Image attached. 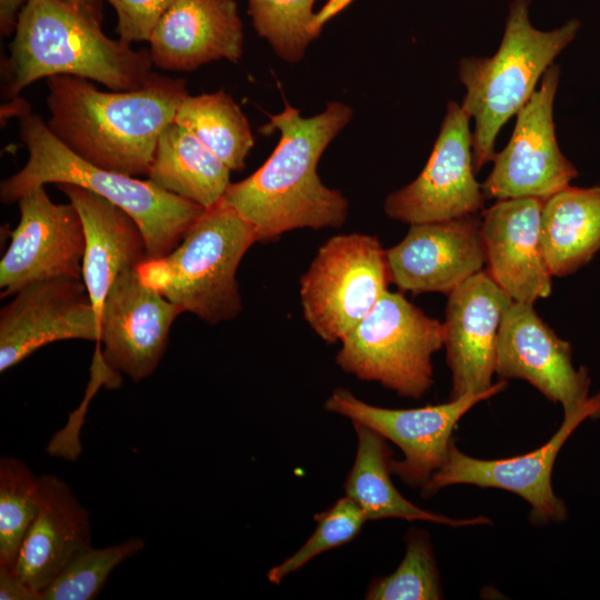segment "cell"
Instances as JSON below:
<instances>
[{"label":"cell","instance_id":"6da1fadb","mask_svg":"<svg viewBox=\"0 0 600 600\" xmlns=\"http://www.w3.org/2000/svg\"><path fill=\"white\" fill-rule=\"evenodd\" d=\"M352 114L348 104L331 101L321 113L303 118L286 103L260 128L264 133L280 132L276 149L257 171L230 183L222 199L251 226L258 242L296 229L339 228L346 222L347 198L324 186L317 168Z\"/></svg>","mask_w":600,"mask_h":600},{"label":"cell","instance_id":"7a4b0ae2","mask_svg":"<svg viewBox=\"0 0 600 600\" xmlns=\"http://www.w3.org/2000/svg\"><path fill=\"white\" fill-rule=\"evenodd\" d=\"M46 123L69 150L102 169L148 176L163 130L189 94L186 81L152 72L137 90L101 91L88 79H47Z\"/></svg>","mask_w":600,"mask_h":600},{"label":"cell","instance_id":"3957f363","mask_svg":"<svg viewBox=\"0 0 600 600\" xmlns=\"http://www.w3.org/2000/svg\"><path fill=\"white\" fill-rule=\"evenodd\" d=\"M152 66L149 49L107 37L100 24L61 0H28L1 62V97L18 98L34 81L53 76L88 79L113 91L137 90Z\"/></svg>","mask_w":600,"mask_h":600},{"label":"cell","instance_id":"277c9868","mask_svg":"<svg viewBox=\"0 0 600 600\" xmlns=\"http://www.w3.org/2000/svg\"><path fill=\"white\" fill-rule=\"evenodd\" d=\"M19 136L28 151L26 164L1 181L0 200L17 202L31 189L48 183L84 188L129 213L140 227L149 259L171 252L204 209L140 180L87 162L69 150L31 110L19 118Z\"/></svg>","mask_w":600,"mask_h":600},{"label":"cell","instance_id":"5b68a950","mask_svg":"<svg viewBox=\"0 0 600 600\" xmlns=\"http://www.w3.org/2000/svg\"><path fill=\"white\" fill-rule=\"evenodd\" d=\"M529 4L530 0L511 2L501 43L493 56L464 57L459 61V79L466 88L461 107L474 121L476 172L492 161L499 131L528 102L538 81L581 27L579 20L571 19L554 30H539L530 22Z\"/></svg>","mask_w":600,"mask_h":600},{"label":"cell","instance_id":"8992f818","mask_svg":"<svg viewBox=\"0 0 600 600\" xmlns=\"http://www.w3.org/2000/svg\"><path fill=\"white\" fill-rule=\"evenodd\" d=\"M258 242L251 226L222 202L204 209L168 254L137 267L141 281L209 324L242 310L237 270Z\"/></svg>","mask_w":600,"mask_h":600},{"label":"cell","instance_id":"52a82bcc","mask_svg":"<svg viewBox=\"0 0 600 600\" xmlns=\"http://www.w3.org/2000/svg\"><path fill=\"white\" fill-rule=\"evenodd\" d=\"M444 346V326L387 290L341 340L336 363L360 380L419 399L433 384L431 357Z\"/></svg>","mask_w":600,"mask_h":600},{"label":"cell","instance_id":"ba28073f","mask_svg":"<svg viewBox=\"0 0 600 600\" xmlns=\"http://www.w3.org/2000/svg\"><path fill=\"white\" fill-rule=\"evenodd\" d=\"M390 282L386 249L376 236H333L300 278L303 317L323 341L341 342Z\"/></svg>","mask_w":600,"mask_h":600},{"label":"cell","instance_id":"9c48e42d","mask_svg":"<svg viewBox=\"0 0 600 600\" xmlns=\"http://www.w3.org/2000/svg\"><path fill=\"white\" fill-rule=\"evenodd\" d=\"M506 380L488 390L469 393L446 403L413 409H388L358 399L337 388L324 401L327 411L363 424L397 444L403 459L391 460L392 474L412 487H422L447 461L451 434L458 421L477 403L502 391Z\"/></svg>","mask_w":600,"mask_h":600},{"label":"cell","instance_id":"30bf717a","mask_svg":"<svg viewBox=\"0 0 600 600\" xmlns=\"http://www.w3.org/2000/svg\"><path fill=\"white\" fill-rule=\"evenodd\" d=\"M559 80L560 67L552 63L516 114L511 138L494 154L492 170L481 184L486 198L546 200L578 177L556 137L553 104Z\"/></svg>","mask_w":600,"mask_h":600},{"label":"cell","instance_id":"8fae6325","mask_svg":"<svg viewBox=\"0 0 600 600\" xmlns=\"http://www.w3.org/2000/svg\"><path fill=\"white\" fill-rule=\"evenodd\" d=\"M600 419V392L582 406L564 411V418L551 439L538 449L511 458L482 460L461 452L453 443L446 463L421 487V496L430 498L451 484H474L513 492L531 507L529 520L543 526L568 517L564 502L552 489L551 473L556 458L573 430L586 419Z\"/></svg>","mask_w":600,"mask_h":600},{"label":"cell","instance_id":"7c38bea8","mask_svg":"<svg viewBox=\"0 0 600 600\" xmlns=\"http://www.w3.org/2000/svg\"><path fill=\"white\" fill-rule=\"evenodd\" d=\"M470 116L461 104L450 101L431 154L420 174L391 192L384 212L414 224L476 214L486 196L476 179Z\"/></svg>","mask_w":600,"mask_h":600},{"label":"cell","instance_id":"4fadbf2b","mask_svg":"<svg viewBox=\"0 0 600 600\" xmlns=\"http://www.w3.org/2000/svg\"><path fill=\"white\" fill-rule=\"evenodd\" d=\"M20 218L0 261V296L49 279H82L86 240L80 214L71 203H56L44 186L18 201Z\"/></svg>","mask_w":600,"mask_h":600},{"label":"cell","instance_id":"5bb4252c","mask_svg":"<svg viewBox=\"0 0 600 600\" xmlns=\"http://www.w3.org/2000/svg\"><path fill=\"white\" fill-rule=\"evenodd\" d=\"M181 310L146 286L137 268L122 271L110 287L99 318L96 342L104 367L139 382L153 373Z\"/></svg>","mask_w":600,"mask_h":600},{"label":"cell","instance_id":"9a60e30c","mask_svg":"<svg viewBox=\"0 0 600 600\" xmlns=\"http://www.w3.org/2000/svg\"><path fill=\"white\" fill-rule=\"evenodd\" d=\"M99 320L82 279L32 283L0 310V371L61 340L98 342Z\"/></svg>","mask_w":600,"mask_h":600},{"label":"cell","instance_id":"2e32d148","mask_svg":"<svg viewBox=\"0 0 600 600\" xmlns=\"http://www.w3.org/2000/svg\"><path fill=\"white\" fill-rule=\"evenodd\" d=\"M512 302L483 270L448 294L443 326L451 371L449 400L486 391L493 384L498 336Z\"/></svg>","mask_w":600,"mask_h":600},{"label":"cell","instance_id":"e0dca14e","mask_svg":"<svg viewBox=\"0 0 600 600\" xmlns=\"http://www.w3.org/2000/svg\"><path fill=\"white\" fill-rule=\"evenodd\" d=\"M571 344L538 316L533 303L513 301L506 312L497 342L496 373L523 379L563 411L588 399V369H574Z\"/></svg>","mask_w":600,"mask_h":600},{"label":"cell","instance_id":"ac0fdd59","mask_svg":"<svg viewBox=\"0 0 600 600\" xmlns=\"http://www.w3.org/2000/svg\"><path fill=\"white\" fill-rule=\"evenodd\" d=\"M386 253L391 282L401 291L449 294L486 264L481 219L470 214L410 224Z\"/></svg>","mask_w":600,"mask_h":600},{"label":"cell","instance_id":"d6986e66","mask_svg":"<svg viewBox=\"0 0 600 600\" xmlns=\"http://www.w3.org/2000/svg\"><path fill=\"white\" fill-rule=\"evenodd\" d=\"M543 200H497L481 218L487 272L516 302L534 303L552 291L541 244Z\"/></svg>","mask_w":600,"mask_h":600},{"label":"cell","instance_id":"ffe728a7","mask_svg":"<svg viewBox=\"0 0 600 600\" xmlns=\"http://www.w3.org/2000/svg\"><path fill=\"white\" fill-rule=\"evenodd\" d=\"M153 66L192 71L217 61H238L242 21L233 0H174L149 39Z\"/></svg>","mask_w":600,"mask_h":600},{"label":"cell","instance_id":"44dd1931","mask_svg":"<svg viewBox=\"0 0 600 600\" xmlns=\"http://www.w3.org/2000/svg\"><path fill=\"white\" fill-rule=\"evenodd\" d=\"M78 210L84 233L82 281L98 320L104 298L124 270L149 259L144 236L123 209L72 183L56 184Z\"/></svg>","mask_w":600,"mask_h":600},{"label":"cell","instance_id":"7402d4cb","mask_svg":"<svg viewBox=\"0 0 600 600\" xmlns=\"http://www.w3.org/2000/svg\"><path fill=\"white\" fill-rule=\"evenodd\" d=\"M90 546L88 510L63 479L40 476L38 513L12 566L16 572L41 592L78 551Z\"/></svg>","mask_w":600,"mask_h":600},{"label":"cell","instance_id":"603a6c76","mask_svg":"<svg viewBox=\"0 0 600 600\" xmlns=\"http://www.w3.org/2000/svg\"><path fill=\"white\" fill-rule=\"evenodd\" d=\"M357 438V454L344 484V496L352 499L366 513L368 520L399 518L422 520L451 527L487 524L484 516L471 519H451L410 502L391 480L392 450L388 440L374 430L352 422Z\"/></svg>","mask_w":600,"mask_h":600},{"label":"cell","instance_id":"cb8c5ba5","mask_svg":"<svg viewBox=\"0 0 600 600\" xmlns=\"http://www.w3.org/2000/svg\"><path fill=\"white\" fill-rule=\"evenodd\" d=\"M541 244L552 277L573 273L600 250V184L568 186L542 202Z\"/></svg>","mask_w":600,"mask_h":600},{"label":"cell","instance_id":"d4e9b609","mask_svg":"<svg viewBox=\"0 0 600 600\" xmlns=\"http://www.w3.org/2000/svg\"><path fill=\"white\" fill-rule=\"evenodd\" d=\"M230 172L193 134L172 122L159 138L148 180L208 209L223 199Z\"/></svg>","mask_w":600,"mask_h":600},{"label":"cell","instance_id":"484cf974","mask_svg":"<svg viewBox=\"0 0 600 600\" xmlns=\"http://www.w3.org/2000/svg\"><path fill=\"white\" fill-rule=\"evenodd\" d=\"M173 122L193 134L231 171L246 167L254 138L240 107L223 90L188 94L179 104Z\"/></svg>","mask_w":600,"mask_h":600},{"label":"cell","instance_id":"4316f807","mask_svg":"<svg viewBox=\"0 0 600 600\" xmlns=\"http://www.w3.org/2000/svg\"><path fill=\"white\" fill-rule=\"evenodd\" d=\"M316 0H248L252 26L282 60L300 61L328 20L352 0H329L314 13Z\"/></svg>","mask_w":600,"mask_h":600},{"label":"cell","instance_id":"83f0119b","mask_svg":"<svg viewBox=\"0 0 600 600\" xmlns=\"http://www.w3.org/2000/svg\"><path fill=\"white\" fill-rule=\"evenodd\" d=\"M39 477L20 459H0V564L13 566L38 513Z\"/></svg>","mask_w":600,"mask_h":600},{"label":"cell","instance_id":"f1b7e54d","mask_svg":"<svg viewBox=\"0 0 600 600\" xmlns=\"http://www.w3.org/2000/svg\"><path fill=\"white\" fill-rule=\"evenodd\" d=\"M144 548L132 537L104 548L92 546L78 551L42 591V600H92L103 589L111 572Z\"/></svg>","mask_w":600,"mask_h":600},{"label":"cell","instance_id":"f546056e","mask_svg":"<svg viewBox=\"0 0 600 600\" xmlns=\"http://www.w3.org/2000/svg\"><path fill=\"white\" fill-rule=\"evenodd\" d=\"M443 592L427 532L413 529L407 534L406 554L389 576L374 578L366 592L368 600H437Z\"/></svg>","mask_w":600,"mask_h":600},{"label":"cell","instance_id":"4dcf8cb0","mask_svg":"<svg viewBox=\"0 0 600 600\" xmlns=\"http://www.w3.org/2000/svg\"><path fill=\"white\" fill-rule=\"evenodd\" d=\"M316 529L292 556L272 567L267 578L279 584L319 554L353 540L368 521L363 510L349 497L339 499L329 509L313 516Z\"/></svg>","mask_w":600,"mask_h":600},{"label":"cell","instance_id":"1f68e13d","mask_svg":"<svg viewBox=\"0 0 600 600\" xmlns=\"http://www.w3.org/2000/svg\"><path fill=\"white\" fill-rule=\"evenodd\" d=\"M118 17L119 39L132 43L149 41L156 26L174 0H107Z\"/></svg>","mask_w":600,"mask_h":600},{"label":"cell","instance_id":"d6a6232c","mask_svg":"<svg viewBox=\"0 0 600 600\" xmlns=\"http://www.w3.org/2000/svg\"><path fill=\"white\" fill-rule=\"evenodd\" d=\"M1 600H42L41 592L30 587L12 566L0 564Z\"/></svg>","mask_w":600,"mask_h":600},{"label":"cell","instance_id":"836d02e7","mask_svg":"<svg viewBox=\"0 0 600 600\" xmlns=\"http://www.w3.org/2000/svg\"><path fill=\"white\" fill-rule=\"evenodd\" d=\"M28 0H0V31L11 36L16 31L21 10Z\"/></svg>","mask_w":600,"mask_h":600},{"label":"cell","instance_id":"e575fe53","mask_svg":"<svg viewBox=\"0 0 600 600\" xmlns=\"http://www.w3.org/2000/svg\"><path fill=\"white\" fill-rule=\"evenodd\" d=\"M72 7L93 22L102 24V0H61Z\"/></svg>","mask_w":600,"mask_h":600},{"label":"cell","instance_id":"d590c367","mask_svg":"<svg viewBox=\"0 0 600 600\" xmlns=\"http://www.w3.org/2000/svg\"><path fill=\"white\" fill-rule=\"evenodd\" d=\"M30 110L31 108L27 101L18 97L1 106V119H8L12 116L20 118Z\"/></svg>","mask_w":600,"mask_h":600}]
</instances>
